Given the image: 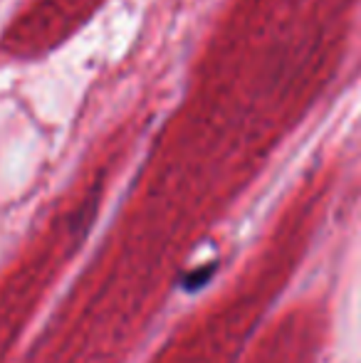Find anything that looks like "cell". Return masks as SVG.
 Masks as SVG:
<instances>
[{
  "instance_id": "1",
  "label": "cell",
  "mask_w": 361,
  "mask_h": 363,
  "mask_svg": "<svg viewBox=\"0 0 361 363\" xmlns=\"http://www.w3.org/2000/svg\"><path fill=\"white\" fill-rule=\"evenodd\" d=\"M213 269H216V264H208V267H198L196 272L186 274V277H183V287H186L188 291H196V289H201L203 284H206L208 279H211Z\"/></svg>"
}]
</instances>
